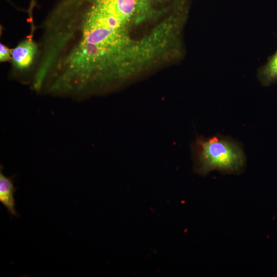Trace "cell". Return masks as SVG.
<instances>
[{"mask_svg":"<svg viewBox=\"0 0 277 277\" xmlns=\"http://www.w3.org/2000/svg\"><path fill=\"white\" fill-rule=\"evenodd\" d=\"M194 169L201 175L213 170L234 173L241 170L245 157L241 147L221 136L206 138L197 135L192 145Z\"/></svg>","mask_w":277,"mask_h":277,"instance_id":"cell-1","label":"cell"},{"mask_svg":"<svg viewBox=\"0 0 277 277\" xmlns=\"http://www.w3.org/2000/svg\"><path fill=\"white\" fill-rule=\"evenodd\" d=\"M38 49L37 44L31 37L20 43L11 51L14 67L20 70L29 68L35 60Z\"/></svg>","mask_w":277,"mask_h":277,"instance_id":"cell-2","label":"cell"},{"mask_svg":"<svg viewBox=\"0 0 277 277\" xmlns=\"http://www.w3.org/2000/svg\"><path fill=\"white\" fill-rule=\"evenodd\" d=\"M15 188L10 177L6 176L0 171V202L11 215L18 216L15 208L14 193Z\"/></svg>","mask_w":277,"mask_h":277,"instance_id":"cell-3","label":"cell"},{"mask_svg":"<svg viewBox=\"0 0 277 277\" xmlns=\"http://www.w3.org/2000/svg\"><path fill=\"white\" fill-rule=\"evenodd\" d=\"M258 76L264 86L277 82V50L269 57L266 64L258 69Z\"/></svg>","mask_w":277,"mask_h":277,"instance_id":"cell-4","label":"cell"},{"mask_svg":"<svg viewBox=\"0 0 277 277\" xmlns=\"http://www.w3.org/2000/svg\"><path fill=\"white\" fill-rule=\"evenodd\" d=\"M11 51L6 46L1 44L0 45V60L1 62H6L12 60Z\"/></svg>","mask_w":277,"mask_h":277,"instance_id":"cell-5","label":"cell"}]
</instances>
